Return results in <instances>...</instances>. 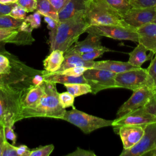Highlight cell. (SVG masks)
Segmentation results:
<instances>
[{
  "label": "cell",
  "mask_w": 156,
  "mask_h": 156,
  "mask_svg": "<svg viewBox=\"0 0 156 156\" xmlns=\"http://www.w3.org/2000/svg\"><path fill=\"white\" fill-rule=\"evenodd\" d=\"M115 80L117 88H123L132 91L146 86L154 88L147 69L141 67L116 73Z\"/></svg>",
  "instance_id": "6"
},
{
  "label": "cell",
  "mask_w": 156,
  "mask_h": 156,
  "mask_svg": "<svg viewBox=\"0 0 156 156\" xmlns=\"http://www.w3.org/2000/svg\"><path fill=\"white\" fill-rule=\"evenodd\" d=\"M63 85L67 91L74 98L91 92L90 86L87 83H71Z\"/></svg>",
  "instance_id": "25"
},
{
  "label": "cell",
  "mask_w": 156,
  "mask_h": 156,
  "mask_svg": "<svg viewBox=\"0 0 156 156\" xmlns=\"http://www.w3.org/2000/svg\"><path fill=\"white\" fill-rule=\"evenodd\" d=\"M16 3L22 7H23L26 10L27 13L33 12L36 10V0H18Z\"/></svg>",
  "instance_id": "38"
},
{
  "label": "cell",
  "mask_w": 156,
  "mask_h": 156,
  "mask_svg": "<svg viewBox=\"0 0 156 156\" xmlns=\"http://www.w3.org/2000/svg\"><path fill=\"white\" fill-rule=\"evenodd\" d=\"M155 89L146 86L133 91L130 98L118 109L116 117L124 116L129 112L143 107L154 95Z\"/></svg>",
  "instance_id": "10"
},
{
  "label": "cell",
  "mask_w": 156,
  "mask_h": 156,
  "mask_svg": "<svg viewBox=\"0 0 156 156\" xmlns=\"http://www.w3.org/2000/svg\"><path fill=\"white\" fill-rule=\"evenodd\" d=\"M64 60V52L59 49L50 52L49 55L44 60L43 66L45 71L54 73L58 70Z\"/></svg>",
  "instance_id": "23"
},
{
  "label": "cell",
  "mask_w": 156,
  "mask_h": 156,
  "mask_svg": "<svg viewBox=\"0 0 156 156\" xmlns=\"http://www.w3.org/2000/svg\"><path fill=\"white\" fill-rule=\"evenodd\" d=\"M112 9L116 10L121 16L132 8L127 0H104Z\"/></svg>",
  "instance_id": "26"
},
{
  "label": "cell",
  "mask_w": 156,
  "mask_h": 156,
  "mask_svg": "<svg viewBox=\"0 0 156 156\" xmlns=\"http://www.w3.org/2000/svg\"><path fill=\"white\" fill-rule=\"evenodd\" d=\"M55 10L58 12L68 2V0H48Z\"/></svg>",
  "instance_id": "45"
},
{
  "label": "cell",
  "mask_w": 156,
  "mask_h": 156,
  "mask_svg": "<svg viewBox=\"0 0 156 156\" xmlns=\"http://www.w3.org/2000/svg\"><path fill=\"white\" fill-rule=\"evenodd\" d=\"M44 21L47 24V27L49 30L55 29L58 24V21L47 16H44Z\"/></svg>",
  "instance_id": "42"
},
{
  "label": "cell",
  "mask_w": 156,
  "mask_h": 156,
  "mask_svg": "<svg viewBox=\"0 0 156 156\" xmlns=\"http://www.w3.org/2000/svg\"><path fill=\"white\" fill-rule=\"evenodd\" d=\"M58 99L61 105L64 108L74 106V97L68 91L59 93Z\"/></svg>",
  "instance_id": "29"
},
{
  "label": "cell",
  "mask_w": 156,
  "mask_h": 156,
  "mask_svg": "<svg viewBox=\"0 0 156 156\" xmlns=\"http://www.w3.org/2000/svg\"><path fill=\"white\" fill-rule=\"evenodd\" d=\"M101 36L93 33H88L87 37L82 41L76 42L71 48L81 55L102 47Z\"/></svg>",
  "instance_id": "19"
},
{
  "label": "cell",
  "mask_w": 156,
  "mask_h": 156,
  "mask_svg": "<svg viewBox=\"0 0 156 156\" xmlns=\"http://www.w3.org/2000/svg\"><path fill=\"white\" fill-rule=\"evenodd\" d=\"M44 81V77L42 74V71H41V74H36L32 79V85H34V86L39 85L41 84Z\"/></svg>",
  "instance_id": "46"
},
{
  "label": "cell",
  "mask_w": 156,
  "mask_h": 156,
  "mask_svg": "<svg viewBox=\"0 0 156 156\" xmlns=\"http://www.w3.org/2000/svg\"><path fill=\"white\" fill-rule=\"evenodd\" d=\"M155 13V7L144 8L132 7L122 16V19L127 27L136 30L146 24L153 22Z\"/></svg>",
  "instance_id": "11"
},
{
  "label": "cell",
  "mask_w": 156,
  "mask_h": 156,
  "mask_svg": "<svg viewBox=\"0 0 156 156\" xmlns=\"http://www.w3.org/2000/svg\"><path fill=\"white\" fill-rule=\"evenodd\" d=\"M154 122H156V116L146 110L143 107L129 112L124 116L116 118L113 120L112 126L114 127L115 130L118 127L124 125L144 127L149 124Z\"/></svg>",
  "instance_id": "12"
},
{
  "label": "cell",
  "mask_w": 156,
  "mask_h": 156,
  "mask_svg": "<svg viewBox=\"0 0 156 156\" xmlns=\"http://www.w3.org/2000/svg\"><path fill=\"white\" fill-rule=\"evenodd\" d=\"M87 33H93L101 37L115 40H130L138 42L136 30L116 25H90L85 30Z\"/></svg>",
  "instance_id": "8"
},
{
  "label": "cell",
  "mask_w": 156,
  "mask_h": 156,
  "mask_svg": "<svg viewBox=\"0 0 156 156\" xmlns=\"http://www.w3.org/2000/svg\"><path fill=\"white\" fill-rule=\"evenodd\" d=\"M144 107L146 110L156 116V89H155L154 95Z\"/></svg>",
  "instance_id": "39"
},
{
  "label": "cell",
  "mask_w": 156,
  "mask_h": 156,
  "mask_svg": "<svg viewBox=\"0 0 156 156\" xmlns=\"http://www.w3.org/2000/svg\"><path fill=\"white\" fill-rule=\"evenodd\" d=\"M16 3L5 5L0 3V16L4 15H9L12 8L15 5Z\"/></svg>",
  "instance_id": "44"
},
{
  "label": "cell",
  "mask_w": 156,
  "mask_h": 156,
  "mask_svg": "<svg viewBox=\"0 0 156 156\" xmlns=\"http://www.w3.org/2000/svg\"><path fill=\"white\" fill-rule=\"evenodd\" d=\"M44 92L37 105L32 108L22 109L18 121L28 118L44 117L62 119L66 111L61 105L56 83L44 81Z\"/></svg>",
  "instance_id": "2"
},
{
  "label": "cell",
  "mask_w": 156,
  "mask_h": 156,
  "mask_svg": "<svg viewBox=\"0 0 156 156\" xmlns=\"http://www.w3.org/2000/svg\"><path fill=\"white\" fill-rule=\"evenodd\" d=\"M143 156H156V148H154L148 152L144 153Z\"/></svg>",
  "instance_id": "48"
},
{
  "label": "cell",
  "mask_w": 156,
  "mask_h": 156,
  "mask_svg": "<svg viewBox=\"0 0 156 156\" xmlns=\"http://www.w3.org/2000/svg\"><path fill=\"white\" fill-rule=\"evenodd\" d=\"M154 148H156V122L145 126L140 141L130 148L123 149L119 156H143Z\"/></svg>",
  "instance_id": "9"
},
{
  "label": "cell",
  "mask_w": 156,
  "mask_h": 156,
  "mask_svg": "<svg viewBox=\"0 0 156 156\" xmlns=\"http://www.w3.org/2000/svg\"><path fill=\"white\" fill-rule=\"evenodd\" d=\"M13 126H4V133L5 138L11 140L13 144H15L16 141V135L13 130Z\"/></svg>",
  "instance_id": "40"
},
{
  "label": "cell",
  "mask_w": 156,
  "mask_h": 156,
  "mask_svg": "<svg viewBox=\"0 0 156 156\" xmlns=\"http://www.w3.org/2000/svg\"><path fill=\"white\" fill-rule=\"evenodd\" d=\"M4 137H5V135L4 133L3 126L0 124V156H1V154H2V143H3V140Z\"/></svg>",
  "instance_id": "47"
},
{
  "label": "cell",
  "mask_w": 156,
  "mask_h": 156,
  "mask_svg": "<svg viewBox=\"0 0 156 156\" xmlns=\"http://www.w3.org/2000/svg\"><path fill=\"white\" fill-rule=\"evenodd\" d=\"M53 144H48L31 150L29 156H49L53 151Z\"/></svg>",
  "instance_id": "30"
},
{
  "label": "cell",
  "mask_w": 156,
  "mask_h": 156,
  "mask_svg": "<svg viewBox=\"0 0 156 156\" xmlns=\"http://www.w3.org/2000/svg\"><path fill=\"white\" fill-rule=\"evenodd\" d=\"M121 139L123 149L130 148L136 144L144 134V127L140 126L124 125L115 130Z\"/></svg>",
  "instance_id": "14"
},
{
  "label": "cell",
  "mask_w": 156,
  "mask_h": 156,
  "mask_svg": "<svg viewBox=\"0 0 156 156\" xmlns=\"http://www.w3.org/2000/svg\"><path fill=\"white\" fill-rule=\"evenodd\" d=\"M154 55L155 56L151 58L150 65L146 69L152 80L154 87L156 89V52Z\"/></svg>",
  "instance_id": "37"
},
{
  "label": "cell",
  "mask_w": 156,
  "mask_h": 156,
  "mask_svg": "<svg viewBox=\"0 0 156 156\" xmlns=\"http://www.w3.org/2000/svg\"><path fill=\"white\" fill-rule=\"evenodd\" d=\"M90 0H68L58 12L59 22L69 19L76 15L85 12Z\"/></svg>",
  "instance_id": "16"
},
{
  "label": "cell",
  "mask_w": 156,
  "mask_h": 156,
  "mask_svg": "<svg viewBox=\"0 0 156 156\" xmlns=\"http://www.w3.org/2000/svg\"><path fill=\"white\" fill-rule=\"evenodd\" d=\"M24 20L16 19L9 15L0 16V28H18Z\"/></svg>",
  "instance_id": "27"
},
{
  "label": "cell",
  "mask_w": 156,
  "mask_h": 156,
  "mask_svg": "<svg viewBox=\"0 0 156 156\" xmlns=\"http://www.w3.org/2000/svg\"><path fill=\"white\" fill-rule=\"evenodd\" d=\"M26 13L27 12L26 10L16 3L12 8L9 15L16 19L24 20L26 17Z\"/></svg>",
  "instance_id": "36"
},
{
  "label": "cell",
  "mask_w": 156,
  "mask_h": 156,
  "mask_svg": "<svg viewBox=\"0 0 156 156\" xmlns=\"http://www.w3.org/2000/svg\"><path fill=\"white\" fill-rule=\"evenodd\" d=\"M109 51H111L109 48L102 46L99 48L94 49L86 53H83L80 55L82 59L85 61H94L95 58L102 56L105 52Z\"/></svg>",
  "instance_id": "28"
},
{
  "label": "cell",
  "mask_w": 156,
  "mask_h": 156,
  "mask_svg": "<svg viewBox=\"0 0 156 156\" xmlns=\"http://www.w3.org/2000/svg\"><path fill=\"white\" fill-rule=\"evenodd\" d=\"M67 156H96V154L93 151H87L79 147L76 150L66 155Z\"/></svg>",
  "instance_id": "41"
},
{
  "label": "cell",
  "mask_w": 156,
  "mask_h": 156,
  "mask_svg": "<svg viewBox=\"0 0 156 156\" xmlns=\"http://www.w3.org/2000/svg\"><path fill=\"white\" fill-rule=\"evenodd\" d=\"M85 12L80 13L65 21L58 22L57 27L49 32L50 52L59 49L66 51L78 41L80 35L89 26Z\"/></svg>",
  "instance_id": "1"
},
{
  "label": "cell",
  "mask_w": 156,
  "mask_h": 156,
  "mask_svg": "<svg viewBox=\"0 0 156 156\" xmlns=\"http://www.w3.org/2000/svg\"><path fill=\"white\" fill-rule=\"evenodd\" d=\"M23 92H16L4 83L0 84V124L12 126L18 121L22 109Z\"/></svg>",
  "instance_id": "3"
},
{
  "label": "cell",
  "mask_w": 156,
  "mask_h": 156,
  "mask_svg": "<svg viewBox=\"0 0 156 156\" xmlns=\"http://www.w3.org/2000/svg\"><path fill=\"white\" fill-rule=\"evenodd\" d=\"M41 14L36 10L34 13L27 16L25 18V21L28 23L32 29H37L41 26Z\"/></svg>",
  "instance_id": "31"
},
{
  "label": "cell",
  "mask_w": 156,
  "mask_h": 156,
  "mask_svg": "<svg viewBox=\"0 0 156 156\" xmlns=\"http://www.w3.org/2000/svg\"><path fill=\"white\" fill-rule=\"evenodd\" d=\"M1 156H18L16 147L10 144L5 136L3 140Z\"/></svg>",
  "instance_id": "32"
},
{
  "label": "cell",
  "mask_w": 156,
  "mask_h": 156,
  "mask_svg": "<svg viewBox=\"0 0 156 156\" xmlns=\"http://www.w3.org/2000/svg\"><path fill=\"white\" fill-rule=\"evenodd\" d=\"M155 11H156V7H155ZM153 22L156 23V13H155V18H154V20Z\"/></svg>",
  "instance_id": "50"
},
{
  "label": "cell",
  "mask_w": 156,
  "mask_h": 156,
  "mask_svg": "<svg viewBox=\"0 0 156 156\" xmlns=\"http://www.w3.org/2000/svg\"><path fill=\"white\" fill-rule=\"evenodd\" d=\"M85 13L89 26L116 25L127 27L122 16L104 0H90Z\"/></svg>",
  "instance_id": "4"
},
{
  "label": "cell",
  "mask_w": 156,
  "mask_h": 156,
  "mask_svg": "<svg viewBox=\"0 0 156 156\" xmlns=\"http://www.w3.org/2000/svg\"><path fill=\"white\" fill-rule=\"evenodd\" d=\"M62 119L74 124L84 133L88 134L95 130L112 126L113 120H108L87 114L76 109L65 111Z\"/></svg>",
  "instance_id": "5"
},
{
  "label": "cell",
  "mask_w": 156,
  "mask_h": 156,
  "mask_svg": "<svg viewBox=\"0 0 156 156\" xmlns=\"http://www.w3.org/2000/svg\"><path fill=\"white\" fill-rule=\"evenodd\" d=\"M138 43L142 44L154 55L156 52V23L146 24L136 29Z\"/></svg>",
  "instance_id": "15"
},
{
  "label": "cell",
  "mask_w": 156,
  "mask_h": 156,
  "mask_svg": "<svg viewBox=\"0 0 156 156\" xmlns=\"http://www.w3.org/2000/svg\"><path fill=\"white\" fill-rule=\"evenodd\" d=\"M89 68H86L83 66H75V67H71L67 69H65L63 71H58V72H54L55 73H60V74H63L73 76H80L83 74L84 71Z\"/></svg>",
  "instance_id": "35"
},
{
  "label": "cell",
  "mask_w": 156,
  "mask_h": 156,
  "mask_svg": "<svg viewBox=\"0 0 156 156\" xmlns=\"http://www.w3.org/2000/svg\"><path fill=\"white\" fill-rule=\"evenodd\" d=\"M148 50L142 44L139 43L138 45L131 51L129 55V58L128 62L131 65L141 67V66L147 60L151 59L153 57L154 54L151 52L149 55H147Z\"/></svg>",
  "instance_id": "22"
},
{
  "label": "cell",
  "mask_w": 156,
  "mask_h": 156,
  "mask_svg": "<svg viewBox=\"0 0 156 156\" xmlns=\"http://www.w3.org/2000/svg\"><path fill=\"white\" fill-rule=\"evenodd\" d=\"M17 1L18 0H0V3H1L2 4L9 5V4L16 3Z\"/></svg>",
  "instance_id": "49"
},
{
  "label": "cell",
  "mask_w": 156,
  "mask_h": 156,
  "mask_svg": "<svg viewBox=\"0 0 156 156\" xmlns=\"http://www.w3.org/2000/svg\"><path fill=\"white\" fill-rule=\"evenodd\" d=\"M93 68L107 70L116 74L135 69L138 67L131 65L128 62H124L115 60H103L94 62Z\"/></svg>",
  "instance_id": "20"
},
{
  "label": "cell",
  "mask_w": 156,
  "mask_h": 156,
  "mask_svg": "<svg viewBox=\"0 0 156 156\" xmlns=\"http://www.w3.org/2000/svg\"><path fill=\"white\" fill-rule=\"evenodd\" d=\"M44 92V82L37 86L32 85L30 88L27 90V91L25 92L24 91L23 92L21 101L22 109L34 108L40 101Z\"/></svg>",
  "instance_id": "17"
},
{
  "label": "cell",
  "mask_w": 156,
  "mask_h": 156,
  "mask_svg": "<svg viewBox=\"0 0 156 156\" xmlns=\"http://www.w3.org/2000/svg\"><path fill=\"white\" fill-rule=\"evenodd\" d=\"M30 151L31 150H30L26 145H20L16 147L18 156H29Z\"/></svg>",
  "instance_id": "43"
},
{
  "label": "cell",
  "mask_w": 156,
  "mask_h": 156,
  "mask_svg": "<svg viewBox=\"0 0 156 156\" xmlns=\"http://www.w3.org/2000/svg\"><path fill=\"white\" fill-rule=\"evenodd\" d=\"M37 7L36 10L41 15L49 16L54 20L58 21V12L51 4L48 0H36Z\"/></svg>",
  "instance_id": "24"
},
{
  "label": "cell",
  "mask_w": 156,
  "mask_h": 156,
  "mask_svg": "<svg viewBox=\"0 0 156 156\" xmlns=\"http://www.w3.org/2000/svg\"><path fill=\"white\" fill-rule=\"evenodd\" d=\"M34 41L32 32L21 30L18 28H0V54L5 52L3 46L5 43L29 44Z\"/></svg>",
  "instance_id": "13"
},
{
  "label": "cell",
  "mask_w": 156,
  "mask_h": 156,
  "mask_svg": "<svg viewBox=\"0 0 156 156\" xmlns=\"http://www.w3.org/2000/svg\"><path fill=\"white\" fill-rule=\"evenodd\" d=\"M42 74L45 81L55 83H87L83 75L80 76H73L63 74L48 73L46 71H42Z\"/></svg>",
  "instance_id": "21"
},
{
  "label": "cell",
  "mask_w": 156,
  "mask_h": 156,
  "mask_svg": "<svg viewBox=\"0 0 156 156\" xmlns=\"http://www.w3.org/2000/svg\"><path fill=\"white\" fill-rule=\"evenodd\" d=\"M83 76L91 90V93L96 94L100 91L117 88L115 77L116 73L107 70L89 68L83 73Z\"/></svg>",
  "instance_id": "7"
},
{
  "label": "cell",
  "mask_w": 156,
  "mask_h": 156,
  "mask_svg": "<svg viewBox=\"0 0 156 156\" xmlns=\"http://www.w3.org/2000/svg\"><path fill=\"white\" fill-rule=\"evenodd\" d=\"M132 7L144 8L156 7V0H127Z\"/></svg>",
  "instance_id": "33"
},
{
  "label": "cell",
  "mask_w": 156,
  "mask_h": 156,
  "mask_svg": "<svg viewBox=\"0 0 156 156\" xmlns=\"http://www.w3.org/2000/svg\"><path fill=\"white\" fill-rule=\"evenodd\" d=\"M9 59L6 55L0 54V75L9 74L11 71Z\"/></svg>",
  "instance_id": "34"
},
{
  "label": "cell",
  "mask_w": 156,
  "mask_h": 156,
  "mask_svg": "<svg viewBox=\"0 0 156 156\" xmlns=\"http://www.w3.org/2000/svg\"><path fill=\"white\" fill-rule=\"evenodd\" d=\"M94 61H85L82 59L81 55L75 52L71 47L64 52V60L60 68L55 72L63 71L65 69L75 67L83 66L86 68H93Z\"/></svg>",
  "instance_id": "18"
}]
</instances>
